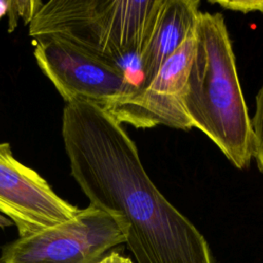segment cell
Instances as JSON below:
<instances>
[{"mask_svg": "<svg viewBox=\"0 0 263 263\" xmlns=\"http://www.w3.org/2000/svg\"><path fill=\"white\" fill-rule=\"evenodd\" d=\"M199 4L197 0L163 1L153 31L137 59L140 78L133 92L144 89L161 65L193 33Z\"/></svg>", "mask_w": 263, "mask_h": 263, "instance_id": "ba28073f", "label": "cell"}, {"mask_svg": "<svg viewBox=\"0 0 263 263\" xmlns=\"http://www.w3.org/2000/svg\"><path fill=\"white\" fill-rule=\"evenodd\" d=\"M182 108L191 126L202 132L232 165L238 170L249 166L253 158L251 117L220 12L200 11L197 16Z\"/></svg>", "mask_w": 263, "mask_h": 263, "instance_id": "7a4b0ae2", "label": "cell"}, {"mask_svg": "<svg viewBox=\"0 0 263 263\" xmlns=\"http://www.w3.org/2000/svg\"><path fill=\"white\" fill-rule=\"evenodd\" d=\"M13 223L11 222V220H9L7 217H5L4 215L0 214V227H7V226H11Z\"/></svg>", "mask_w": 263, "mask_h": 263, "instance_id": "5bb4252c", "label": "cell"}, {"mask_svg": "<svg viewBox=\"0 0 263 263\" xmlns=\"http://www.w3.org/2000/svg\"><path fill=\"white\" fill-rule=\"evenodd\" d=\"M164 0H50L29 24V35L59 38L120 66L138 59Z\"/></svg>", "mask_w": 263, "mask_h": 263, "instance_id": "3957f363", "label": "cell"}, {"mask_svg": "<svg viewBox=\"0 0 263 263\" xmlns=\"http://www.w3.org/2000/svg\"><path fill=\"white\" fill-rule=\"evenodd\" d=\"M251 130L253 158L263 174V83L256 96L255 113L251 118Z\"/></svg>", "mask_w": 263, "mask_h": 263, "instance_id": "9c48e42d", "label": "cell"}, {"mask_svg": "<svg viewBox=\"0 0 263 263\" xmlns=\"http://www.w3.org/2000/svg\"><path fill=\"white\" fill-rule=\"evenodd\" d=\"M42 4V1H9V7L7 10L9 16V32L17 24V18L21 16L26 24H30L32 17Z\"/></svg>", "mask_w": 263, "mask_h": 263, "instance_id": "30bf717a", "label": "cell"}, {"mask_svg": "<svg viewBox=\"0 0 263 263\" xmlns=\"http://www.w3.org/2000/svg\"><path fill=\"white\" fill-rule=\"evenodd\" d=\"M9 7V1H0V18L7 13Z\"/></svg>", "mask_w": 263, "mask_h": 263, "instance_id": "4fadbf2b", "label": "cell"}, {"mask_svg": "<svg viewBox=\"0 0 263 263\" xmlns=\"http://www.w3.org/2000/svg\"><path fill=\"white\" fill-rule=\"evenodd\" d=\"M79 209L60 197L37 172L0 143V212L28 236L73 218Z\"/></svg>", "mask_w": 263, "mask_h": 263, "instance_id": "8992f818", "label": "cell"}, {"mask_svg": "<svg viewBox=\"0 0 263 263\" xmlns=\"http://www.w3.org/2000/svg\"><path fill=\"white\" fill-rule=\"evenodd\" d=\"M122 242V222L89 204L64 223L7 243L0 263H98Z\"/></svg>", "mask_w": 263, "mask_h": 263, "instance_id": "277c9868", "label": "cell"}, {"mask_svg": "<svg viewBox=\"0 0 263 263\" xmlns=\"http://www.w3.org/2000/svg\"><path fill=\"white\" fill-rule=\"evenodd\" d=\"M218 4L222 8L242 13L261 12L263 13V0H216L209 1Z\"/></svg>", "mask_w": 263, "mask_h": 263, "instance_id": "8fae6325", "label": "cell"}, {"mask_svg": "<svg viewBox=\"0 0 263 263\" xmlns=\"http://www.w3.org/2000/svg\"><path fill=\"white\" fill-rule=\"evenodd\" d=\"M193 54L194 31L161 65L144 89L119 100L107 110L121 124L137 128L164 125L190 130L192 126L182 108V97Z\"/></svg>", "mask_w": 263, "mask_h": 263, "instance_id": "52a82bcc", "label": "cell"}, {"mask_svg": "<svg viewBox=\"0 0 263 263\" xmlns=\"http://www.w3.org/2000/svg\"><path fill=\"white\" fill-rule=\"evenodd\" d=\"M34 57L66 103L82 100L107 109L135 90L122 66L62 39H35Z\"/></svg>", "mask_w": 263, "mask_h": 263, "instance_id": "5b68a950", "label": "cell"}, {"mask_svg": "<svg viewBox=\"0 0 263 263\" xmlns=\"http://www.w3.org/2000/svg\"><path fill=\"white\" fill-rule=\"evenodd\" d=\"M62 137L72 177L90 205L122 222L137 263H213L204 236L155 186L135 142L106 108L66 103Z\"/></svg>", "mask_w": 263, "mask_h": 263, "instance_id": "6da1fadb", "label": "cell"}, {"mask_svg": "<svg viewBox=\"0 0 263 263\" xmlns=\"http://www.w3.org/2000/svg\"><path fill=\"white\" fill-rule=\"evenodd\" d=\"M98 263H133L129 258L121 256L117 252H111L104 256Z\"/></svg>", "mask_w": 263, "mask_h": 263, "instance_id": "7c38bea8", "label": "cell"}]
</instances>
